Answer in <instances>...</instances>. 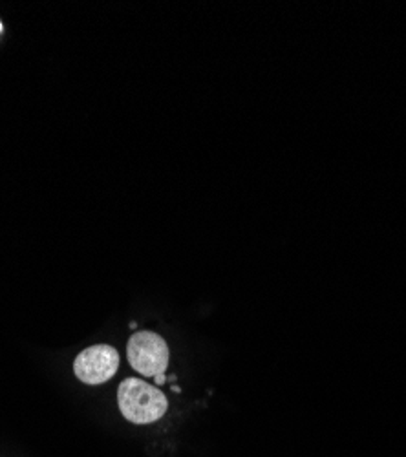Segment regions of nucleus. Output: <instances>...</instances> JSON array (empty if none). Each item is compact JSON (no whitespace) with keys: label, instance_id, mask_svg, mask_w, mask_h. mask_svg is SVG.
I'll return each mask as SVG.
<instances>
[{"label":"nucleus","instance_id":"nucleus-1","mask_svg":"<svg viewBox=\"0 0 406 457\" xmlns=\"http://www.w3.org/2000/svg\"><path fill=\"white\" fill-rule=\"evenodd\" d=\"M118 404L127 421L134 425L156 423L165 415V394L141 378H125L118 388Z\"/></svg>","mask_w":406,"mask_h":457},{"label":"nucleus","instance_id":"nucleus-2","mask_svg":"<svg viewBox=\"0 0 406 457\" xmlns=\"http://www.w3.org/2000/svg\"><path fill=\"white\" fill-rule=\"evenodd\" d=\"M127 353L130 366L145 377L165 373L170 359L167 342L154 331L134 333L128 340Z\"/></svg>","mask_w":406,"mask_h":457},{"label":"nucleus","instance_id":"nucleus-3","mask_svg":"<svg viewBox=\"0 0 406 457\" xmlns=\"http://www.w3.org/2000/svg\"><path fill=\"white\" fill-rule=\"evenodd\" d=\"M120 368V353L108 345H97L81 352L73 362V371L85 385H103L112 378Z\"/></svg>","mask_w":406,"mask_h":457},{"label":"nucleus","instance_id":"nucleus-4","mask_svg":"<svg viewBox=\"0 0 406 457\" xmlns=\"http://www.w3.org/2000/svg\"><path fill=\"white\" fill-rule=\"evenodd\" d=\"M154 383H156V386H162V385H165V383H167V377H165V373H160V375H156V377H154Z\"/></svg>","mask_w":406,"mask_h":457},{"label":"nucleus","instance_id":"nucleus-5","mask_svg":"<svg viewBox=\"0 0 406 457\" xmlns=\"http://www.w3.org/2000/svg\"><path fill=\"white\" fill-rule=\"evenodd\" d=\"M0 31H3V24H0Z\"/></svg>","mask_w":406,"mask_h":457}]
</instances>
